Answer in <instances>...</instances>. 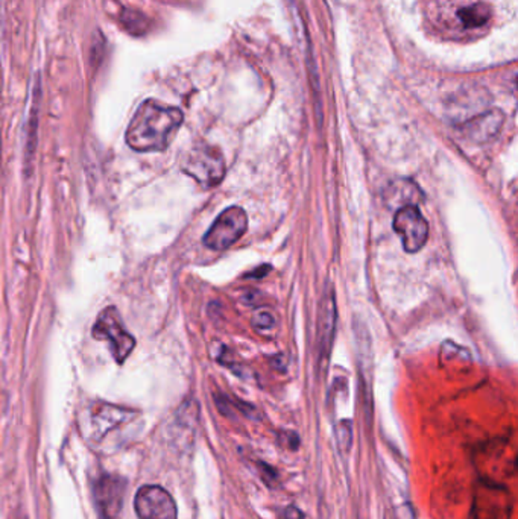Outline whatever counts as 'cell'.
I'll use <instances>...</instances> for the list:
<instances>
[{
  "mask_svg": "<svg viewBox=\"0 0 518 519\" xmlns=\"http://www.w3.org/2000/svg\"><path fill=\"white\" fill-rule=\"evenodd\" d=\"M184 115L176 107L155 99L140 104L127 128V144L136 153H163L169 148Z\"/></svg>",
  "mask_w": 518,
  "mask_h": 519,
  "instance_id": "cell-1",
  "label": "cell"
},
{
  "mask_svg": "<svg viewBox=\"0 0 518 519\" xmlns=\"http://www.w3.org/2000/svg\"><path fill=\"white\" fill-rule=\"evenodd\" d=\"M437 20L447 35H480L490 24L493 11L482 0H444L437 8Z\"/></svg>",
  "mask_w": 518,
  "mask_h": 519,
  "instance_id": "cell-2",
  "label": "cell"
},
{
  "mask_svg": "<svg viewBox=\"0 0 518 519\" xmlns=\"http://www.w3.org/2000/svg\"><path fill=\"white\" fill-rule=\"evenodd\" d=\"M136 420L133 410L122 409L118 405L95 403L87 413L84 434L95 443L96 447L108 445L111 434L119 431Z\"/></svg>",
  "mask_w": 518,
  "mask_h": 519,
  "instance_id": "cell-3",
  "label": "cell"
},
{
  "mask_svg": "<svg viewBox=\"0 0 518 519\" xmlns=\"http://www.w3.org/2000/svg\"><path fill=\"white\" fill-rule=\"evenodd\" d=\"M93 338L109 343L111 354L116 362L122 365L136 348V338L125 329L122 318L116 307H107L100 311L95 325H93Z\"/></svg>",
  "mask_w": 518,
  "mask_h": 519,
  "instance_id": "cell-4",
  "label": "cell"
},
{
  "mask_svg": "<svg viewBox=\"0 0 518 519\" xmlns=\"http://www.w3.org/2000/svg\"><path fill=\"white\" fill-rule=\"evenodd\" d=\"M183 171L205 189L218 186L225 177V160L221 151L209 144L196 146L183 160Z\"/></svg>",
  "mask_w": 518,
  "mask_h": 519,
  "instance_id": "cell-5",
  "label": "cell"
},
{
  "mask_svg": "<svg viewBox=\"0 0 518 519\" xmlns=\"http://www.w3.org/2000/svg\"><path fill=\"white\" fill-rule=\"evenodd\" d=\"M248 216L242 207H229L216 218L209 231L204 234L202 244L213 251H224L238 244L247 233Z\"/></svg>",
  "mask_w": 518,
  "mask_h": 519,
  "instance_id": "cell-6",
  "label": "cell"
},
{
  "mask_svg": "<svg viewBox=\"0 0 518 519\" xmlns=\"http://www.w3.org/2000/svg\"><path fill=\"white\" fill-rule=\"evenodd\" d=\"M394 231L399 234L406 253H419L428 242V220L424 219L417 205H406L395 211Z\"/></svg>",
  "mask_w": 518,
  "mask_h": 519,
  "instance_id": "cell-7",
  "label": "cell"
},
{
  "mask_svg": "<svg viewBox=\"0 0 518 519\" xmlns=\"http://www.w3.org/2000/svg\"><path fill=\"white\" fill-rule=\"evenodd\" d=\"M134 507L138 519H176L178 516L175 501L160 487H140Z\"/></svg>",
  "mask_w": 518,
  "mask_h": 519,
  "instance_id": "cell-8",
  "label": "cell"
},
{
  "mask_svg": "<svg viewBox=\"0 0 518 519\" xmlns=\"http://www.w3.org/2000/svg\"><path fill=\"white\" fill-rule=\"evenodd\" d=\"M336 320H338V309H336L334 289L332 284H327L321 305H319L318 315V362L323 369L330 360V354H332Z\"/></svg>",
  "mask_w": 518,
  "mask_h": 519,
  "instance_id": "cell-9",
  "label": "cell"
},
{
  "mask_svg": "<svg viewBox=\"0 0 518 519\" xmlns=\"http://www.w3.org/2000/svg\"><path fill=\"white\" fill-rule=\"evenodd\" d=\"M125 481L120 477H100L95 485V500L100 519H118L124 503Z\"/></svg>",
  "mask_w": 518,
  "mask_h": 519,
  "instance_id": "cell-10",
  "label": "cell"
},
{
  "mask_svg": "<svg viewBox=\"0 0 518 519\" xmlns=\"http://www.w3.org/2000/svg\"><path fill=\"white\" fill-rule=\"evenodd\" d=\"M504 125V115L500 111H488L470 119L461 126L464 138L473 144H486L499 134Z\"/></svg>",
  "mask_w": 518,
  "mask_h": 519,
  "instance_id": "cell-11",
  "label": "cell"
},
{
  "mask_svg": "<svg viewBox=\"0 0 518 519\" xmlns=\"http://www.w3.org/2000/svg\"><path fill=\"white\" fill-rule=\"evenodd\" d=\"M419 196L421 193H419V187L410 181L394 182L386 191L388 204L395 207L397 210H400L401 207H406V205H417Z\"/></svg>",
  "mask_w": 518,
  "mask_h": 519,
  "instance_id": "cell-12",
  "label": "cell"
},
{
  "mask_svg": "<svg viewBox=\"0 0 518 519\" xmlns=\"http://www.w3.org/2000/svg\"><path fill=\"white\" fill-rule=\"evenodd\" d=\"M39 108H40V86H37V91L33 95V110L29 116L28 126V164H31V157H33V148H35V138H37V129H39Z\"/></svg>",
  "mask_w": 518,
  "mask_h": 519,
  "instance_id": "cell-13",
  "label": "cell"
},
{
  "mask_svg": "<svg viewBox=\"0 0 518 519\" xmlns=\"http://www.w3.org/2000/svg\"><path fill=\"white\" fill-rule=\"evenodd\" d=\"M334 433H336V442H338L339 449L350 451L353 443L352 422L350 421H341L336 430H334Z\"/></svg>",
  "mask_w": 518,
  "mask_h": 519,
  "instance_id": "cell-14",
  "label": "cell"
},
{
  "mask_svg": "<svg viewBox=\"0 0 518 519\" xmlns=\"http://www.w3.org/2000/svg\"><path fill=\"white\" fill-rule=\"evenodd\" d=\"M254 327L259 331H269L276 327V318L269 311H259L254 316Z\"/></svg>",
  "mask_w": 518,
  "mask_h": 519,
  "instance_id": "cell-15",
  "label": "cell"
},
{
  "mask_svg": "<svg viewBox=\"0 0 518 519\" xmlns=\"http://www.w3.org/2000/svg\"><path fill=\"white\" fill-rule=\"evenodd\" d=\"M281 518L303 519L305 518V514H303V512H300V510L297 509L295 505H290V507H287V509H286L285 512H283V516H281Z\"/></svg>",
  "mask_w": 518,
  "mask_h": 519,
  "instance_id": "cell-16",
  "label": "cell"
},
{
  "mask_svg": "<svg viewBox=\"0 0 518 519\" xmlns=\"http://www.w3.org/2000/svg\"><path fill=\"white\" fill-rule=\"evenodd\" d=\"M269 271H271V266L263 264V266L259 267L256 271H252V273H248L247 278H262V276L268 275Z\"/></svg>",
  "mask_w": 518,
  "mask_h": 519,
  "instance_id": "cell-17",
  "label": "cell"
}]
</instances>
